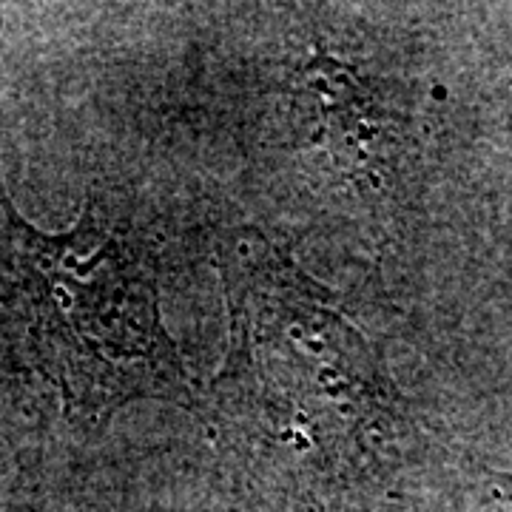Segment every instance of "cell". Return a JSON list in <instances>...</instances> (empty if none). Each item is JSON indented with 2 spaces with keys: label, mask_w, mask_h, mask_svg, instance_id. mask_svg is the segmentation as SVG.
<instances>
[{
  "label": "cell",
  "mask_w": 512,
  "mask_h": 512,
  "mask_svg": "<svg viewBox=\"0 0 512 512\" xmlns=\"http://www.w3.org/2000/svg\"><path fill=\"white\" fill-rule=\"evenodd\" d=\"M228 348L200 396L259 512H373L421 456L410 407L328 288L251 225L217 237Z\"/></svg>",
  "instance_id": "cell-1"
},
{
  "label": "cell",
  "mask_w": 512,
  "mask_h": 512,
  "mask_svg": "<svg viewBox=\"0 0 512 512\" xmlns=\"http://www.w3.org/2000/svg\"><path fill=\"white\" fill-rule=\"evenodd\" d=\"M0 336L77 427L140 399L200 407L160 313L157 248L106 194L72 228L40 231L0 183Z\"/></svg>",
  "instance_id": "cell-2"
},
{
  "label": "cell",
  "mask_w": 512,
  "mask_h": 512,
  "mask_svg": "<svg viewBox=\"0 0 512 512\" xmlns=\"http://www.w3.org/2000/svg\"><path fill=\"white\" fill-rule=\"evenodd\" d=\"M490 498L498 504H512V470L490 476Z\"/></svg>",
  "instance_id": "cell-3"
}]
</instances>
